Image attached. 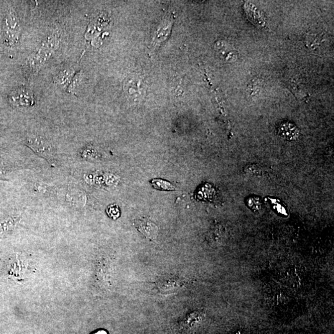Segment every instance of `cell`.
Instances as JSON below:
<instances>
[{
  "mask_svg": "<svg viewBox=\"0 0 334 334\" xmlns=\"http://www.w3.org/2000/svg\"><path fill=\"white\" fill-rule=\"evenodd\" d=\"M60 43V36L57 32L48 35L42 43L41 47L35 54L28 60V66L32 70L37 71L50 59L53 53L57 50Z\"/></svg>",
  "mask_w": 334,
  "mask_h": 334,
  "instance_id": "1",
  "label": "cell"
},
{
  "mask_svg": "<svg viewBox=\"0 0 334 334\" xmlns=\"http://www.w3.org/2000/svg\"><path fill=\"white\" fill-rule=\"evenodd\" d=\"M21 35L20 22L16 12L9 9L2 20L1 35L3 42L9 47L17 44Z\"/></svg>",
  "mask_w": 334,
  "mask_h": 334,
  "instance_id": "2",
  "label": "cell"
},
{
  "mask_svg": "<svg viewBox=\"0 0 334 334\" xmlns=\"http://www.w3.org/2000/svg\"><path fill=\"white\" fill-rule=\"evenodd\" d=\"M9 103L19 108H29L34 106L35 99L31 91L25 88L14 89L9 94Z\"/></svg>",
  "mask_w": 334,
  "mask_h": 334,
  "instance_id": "3",
  "label": "cell"
},
{
  "mask_svg": "<svg viewBox=\"0 0 334 334\" xmlns=\"http://www.w3.org/2000/svg\"><path fill=\"white\" fill-rule=\"evenodd\" d=\"M27 145L36 152L38 155L52 162L53 160V152L52 146L41 137L32 136L27 139Z\"/></svg>",
  "mask_w": 334,
  "mask_h": 334,
  "instance_id": "4",
  "label": "cell"
},
{
  "mask_svg": "<svg viewBox=\"0 0 334 334\" xmlns=\"http://www.w3.org/2000/svg\"><path fill=\"white\" fill-rule=\"evenodd\" d=\"M134 225L137 230L149 239L150 241H155L159 234V228L155 223L149 219L141 218L136 219L134 221Z\"/></svg>",
  "mask_w": 334,
  "mask_h": 334,
  "instance_id": "5",
  "label": "cell"
},
{
  "mask_svg": "<svg viewBox=\"0 0 334 334\" xmlns=\"http://www.w3.org/2000/svg\"><path fill=\"white\" fill-rule=\"evenodd\" d=\"M75 70L72 67H65L60 70L53 78V82L57 86L66 88L72 81Z\"/></svg>",
  "mask_w": 334,
  "mask_h": 334,
  "instance_id": "6",
  "label": "cell"
},
{
  "mask_svg": "<svg viewBox=\"0 0 334 334\" xmlns=\"http://www.w3.org/2000/svg\"><path fill=\"white\" fill-rule=\"evenodd\" d=\"M278 134L284 139L293 141L298 138L299 131L294 124L285 123L282 124L278 128Z\"/></svg>",
  "mask_w": 334,
  "mask_h": 334,
  "instance_id": "7",
  "label": "cell"
},
{
  "mask_svg": "<svg viewBox=\"0 0 334 334\" xmlns=\"http://www.w3.org/2000/svg\"><path fill=\"white\" fill-rule=\"evenodd\" d=\"M139 80L136 78L127 79L124 81V89L128 98H141V94L139 90Z\"/></svg>",
  "mask_w": 334,
  "mask_h": 334,
  "instance_id": "8",
  "label": "cell"
},
{
  "mask_svg": "<svg viewBox=\"0 0 334 334\" xmlns=\"http://www.w3.org/2000/svg\"><path fill=\"white\" fill-rule=\"evenodd\" d=\"M83 81V73L80 71L74 76L72 81L69 85L67 91L69 93H76L80 89Z\"/></svg>",
  "mask_w": 334,
  "mask_h": 334,
  "instance_id": "9",
  "label": "cell"
},
{
  "mask_svg": "<svg viewBox=\"0 0 334 334\" xmlns=\"http://www.w3.org/2000/svg\"><path fill=\"white\" fill-rule=\"evenodd\" d=\"M150 183H151L153 187L157 189L158 190L173 191L177 190V188L174 186H173L170 183L165 180L154 179L152 180Z\"/></svg>",
  "mask_w": 334,
  "mask_h": 334,
  "instance_id": "10",
  "label": "cell"
},
{
  "mask_svg": "<svg viewBox=\"0 0 334 334\" xmlns=\"http://www.w3.org/2000/svg\"><path fill=\"white\" fill-rule=\"evenodd\" d=\"M107 214L111 218L116 219L119 216V211L117 206H111L107 209Z\"/></svg>",
  "mask_w": 334,
  "mask_h": 334,
  "instance_id": "11",
  "label": "cell"
},
{
  "mask_svg": "<svg viewBox=\"0 0 334 334\" xmlns=\"http://www.w3.org/2000/svg\"><path fill=\"white\" fill-rule=\"evenodd\" d=\"M248 206L253 211H259L261 208V204H260L258 199L255 198L249 199Z\"/></svg>",
  "mask_w": 334,
  "mask_h": 334,
  "instance_id": "12",
  "label": "cell"
},
{
  "mask_svg": "<svg viewBox=\"0 0 334 334\" xmlns=\"http://www.w3.org/2000/svg\"><path fill=\"white\" fill-rule=\"evenodd\" d=\"M91 334H108V333L106 331L103 330H99L98 331H96V332L94 333Z\"/></svg>",
  "mask_w": 334,
  "mask_h": 334,
  "instance_id": "13",
  "label": "cell"
}]
</instances>
